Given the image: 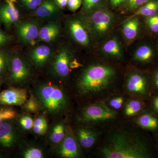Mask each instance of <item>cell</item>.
Instances as JSON below:
<instances>
[{
    "label": "cell",
    "instance_id": "6da1fadb",
    "mask_svg": "<svg viewBox=\"0 0 158 158\" xmlns=\"http://www.w3.org/2000/svg\"><path fill=\"white\" fill-rule=\"evenodd\" d=\"M101 152L107 158H146L150 156L147 145L140 138L123 131L113 133Z\"/></svg>",
    "mask_w": 158,
    "mask_h": 158
},
{
    "label": "cell",
    "instance_id": "7a4b0ae2",
    "mask_svg": "<svg viewBox=\"0 0 158 158\" xmlns=\"http://www.w3.org/2000/svg\"><path fill=\"white\" fill-rule=\"evenodd\" d=\"M115 69L109 65L96 64L87 67L77 81L79 92L83 95L95 94L106 90L116 77Z\"/></svg>",
    "mask_w": 158,
    "mask_h": 158
},
{
    "label": "cell",
    "instance_id": "3957f363",
    "mask_svg": "<svg viewBox=\"0 0 158 158\" xmlns=\"http://www.w3.org/2000/svg\"><path fill=\"white\" fill-rule=\"evenodd\" d=\"M90 37L95 40L106 37L113 28L115 14L103 5L87 15H82Z\"/></svg>",
    "mask_w": 158,
    "mask_h": 158
},
{
    "label": "cell",
    "instance_id": "277c9868",
    "mask_svg": "<svg viewBox=\"0 0 158 158\" xmlns=\"http://www.w3.org/2000/svg\"><path fill=\"white\" fill-rule=\"evenodd\" d=\"M36 95L41 107L52 114H60L68 106V99L65 92L56 85H40L36 90Z\"/></svg>",
    "mask_w": 158,
    "mask_h": 158
},
{
    "label": "cell",
    "instance_id": "5b68a950",
    "mask_svg": "<svg viewBox=\"0 0 158 158\" xmlns=\"http://www.w3.org/2000/svg\"><path fill=\"white\" fill-rule=\"evenodd\" d=\"M31 73L32 67L27 59L19 54H15L12 55L5 79L9 85L16 87L28 81Z\"/></svg>",
    "mask_w": 158,
    "mask_h": 158
},
{
    "label": "cell",
    "instance_id": "8992f818",
    "mask_svg": "<svg viewBox=\"0 0 158 158\" xmlns=\"http://www.w3.org/2000/svg\"><path fill=\"white\" fill-rule=\"evenodd\" d=\"M70 49L66 46H62L54 57L52 64V73L57 77L64 79L67 77L70 70V64L73 60V54Z\"/></svg>",
    "mask_w": 158,
    "mask_h": 158
},
{
    "label": "cell",
    "instance_id": "52a82bcc",
    "mask_svg": "<svg viewBox=\"0 0 158 158\" xmlns=\"http://www.w3.org/2000/svg\"><path fill=\"white\" fill-rule=\"evenodd\" d=\"M14 25L18 39L21 42L27 44H34L41 28L40 23L34 19H19Z\"/></svg>",
    "mask_w": 158,
    "mask_h": 158
},
{
    "label": "cell",
    "instance_id": "ba28073f",
    "mask_svg": "<svg viewBox=\"0 0 158 158\" xmlns=\"http://www.w3.org/2000/svg\"><path fill=\"white\" fill-rule=\"evenodd\" d=\"M66 26L71 37L75 41L84 47L90 45L91 37L82 15L70 18Z\"/></svg>",
    "mask_w": 158,
    "mask_h": 158
},
{
    "label": "cell",
    "instance_id": "9c48e42d",
    "mask_svg": "<svg viewBox=\"0 0 158 158\" xmlns=\"http://www.w3.org/2000/svg\"><path fill=\"white\" fill-rule=\"evenodd\" d=\"M116 113L104 104L98 103L85 108L82 111L81 117L87 122L103 121L115 118Z\"/></svg>",
    "mask_w": 158,
    "mask_h": 158
},
{
    "label": "cell",
    "instance_id": "30bf717a",
    "mask_svg": "<svg viewBox=\"0 0 158 158\" xmlns=\"http://www.w3.org/2000/svg\"><path fill=\"white\" fill-rule=\"evenodd\" d=\"M19 134L14 119H8L0 126V148H12L19 140Z\"/></svg>",
    "mask_w": 158,
    "mask_h": 158
},
{
    "label": "cell",
    "instance_id": "8fae6325",
    "mask_svg": "<svg viewBox=\"0 0 158 158\" xmlns=\"http://www.w3.org/2000/svg\"><path fill=\"white\" fill-rule=\"evenodd\" d=\"M27 100V91L23 88L11 87L0 92V104L4 106H22Z\"/></svg>",
    "mask_w": 158,
    "mask_h": 158
},
{
    "label": "cell",
    "instance_id": "7c38bea8",
    "mask_svg": "<svg viewBox=\"0 0 158 158\" xmlns=\"http://www.w3.org/2000/svg\"><path fill=\"white\" fill-rule=\"evenodd\" d=\"M16 0H11L0 6V22L10 28L20 19L19 11L15 6Z\"/></svg>",
    "mask_w": 158,
    "mask_h": 158
},
{
    "label": "cell",
    "instance_id": "4fadbf2b",
    "mask_svg": "<svg viewBox=\"0 0 158 158\" xmlns=\"http://www.w3.org/2000/svg\"><path fill=\"white\" fill-rule=\"evenodd\" d=\"M57 153L60 156L65 158H76L80 153L75 139L71 133L69 132L60 142Z\"/></svg>",
    "mask_w": 158,
    "mask_h": 158
},
{
    "label": "cell",
    "instance_id": "5bb4252c",
    "mask_svg": "<svg viewBox=\"0 0 158 158\" xmlns=\"http://www.w3.org/2000/svg\"><path fill=\"white\" fill-rule=\"evenodd\" d=\"M60 9L55 0H44L34 10L33 15L40 19H49L59 14Z\"/></svg>",
    "mask_w": 158,
    "mask_h": 158
},
{
    "label": "cell",
    "instance_id": "9a60e30c",
    "mask_svg": "<svg viewBox=\"0 0 158 158\" xmlns=\"http://www.w3.org/2000/svg\"><path fill=\"white\" fill-rule=\"evenodd\" d=\"M127 87L132 93L146 95L147 93V81L146 78L140 74H131L128 78Z\"/></svg>",
    "mask_w": 158,
    "mask_h": 158
},
{
    "label": "cell",
    "instance_id": "2e32d148",
    "mask_svg": "<svg viewBox=\"0 0 158 158\" xmlns=\"http://www.w3.org/2000/svg\"><path fill=\"white\" fill-rule=\"evenodd\" d=\"M52 55V50L48 46H38L31 50L30 52V58L33 63L37 67L44 66L51 59Z\"/></svg>",
    "mask_w": 158,
    "mask_h": 158
},
{
    "label": "cell",
    "instance_id": "e0dca14e",
    "mask_svg": "<svg viewBox=\"0 0 158 158\" xmlns=\"http://www.w3.org/2000/svg\"><path fill=\"white\" fill-rule=\"evenodd\" d=\"M140 27L138 16L129 18L124 21L122 27V32L126 42L131 43L137 37Z\"/></svg>",
    "mask_w": 158,
    "mask_h": 158
},
{
    "label": "cell",
    "instance_id": "ac0fdd59",
    "mask_svg": "<svg viewBox=\"0 0 158 158\" xmlns=\"http://www.w3.org/2000/svg\"><path fill=\"white\" fill-rule=\"evenodd\" d=\"M101 51L106 56L115 59H120L123 55L121 43L116 37H112L105 41L102 46Z\"/></svg>",
    "mask_w": 158,
    "mask_h": 158
},
{
    "label": "cell",
    "instance_id": "d6986e66",
    "mask_svg": "<svg viewBox=\"0 0 158 158\" xmlns=\"http://www.w3.org/2000/svg\"><path fill=\"white\" fill-rule=\"evenodd\" d=\"M79 143L85 148H90L95 144L97 135L92 130L85 127L79 128L77 131Z\"/></svg>",
    "mask_w": 158,
    "mask_h": 158
},
{
    "label": "cell",
    "instance_id": "ffe728a7",
    "mask_svg": "<svg viewBox=\"0 0 158 158\" xmlns=\"http://www.w3.org/2000/svg\"><path fill=\"white\" fill-rule=\"evenodd\" d=\"M158 11V0H151L137 9L135 13L129 18L138 16L139 15L148 17L155 15Z\"/></svg>",
    "mask_w": 158,
    "mask_h": 158
},
{
    "label": "cell",
    "instance_id": "44dd1931",
    "mask_svg": "<svg viewBox=\"0 0 158 158\" xmlns=\"http://www.w3.org/2000/svg\"><path fill=\"white\" fill-rule=\"evenodd\" d=\"M153 52L152 49L148 46H141L135 52L134 58L137 61L142 62H148L152 59Z\"/></svg>",
    "mask_w": 158,
    "mask_h": 158
},
{
    "label": "cell",
    "instance_id": "7402d4cb",
    "mask_svg": "<svg viewBox=\"0 0 158 158\" xmlns=\"http://www.w3.org/2000/svg\"><path fill=\"white\" fill-rule=\"evenodd\" d=\"M138 124L144 129L155 130L158 128V119L148 114L142 115L138 118Z\"/></svg>",
    "mask_w": 158,
    "mask_h": 158
},
{
    "label": "cell",
    "instance_id": "603a6c76",
    "mask_svg": "<svg viewBox=\"0 0 158 158\" xmlns=\"http://www.w3.org/2000/svg\"><path fill=\"white\" fill-rule=\"evenodd\" d=\"M65 135V125L63 123L59 122L54 126L50 138L53 143L58 144L64 139Z\"/></svg>",
    "mask_w": 158,
    "mask_h": 158
},
{
    "label": "cell",
    "instance_id": "cb8c5ba5",
    "mask_svg": "<svg viewBox=\"0 0 158 158\" xmlns=\"http://www.w3.org/2000/svg\"><path fill=\"white\" fill-rule=\"evenodd\" d=\"M60 26L59 23L56 22H51L48 23L40 30L37 40L38 41H42L43 40L57 31H60Z\"/></svg>",
    "mask_w": 158,
    "mask_h": 158
},
{
    "label": "cell",
    "instance_id": "d4e9b609",
    "mask_svg": "<svg viewBox=\"0 0 158 158\" xmlns=\"http://www.w3.org/2000/svg\"><path fill=\"white\" fill-rule=\"evenodd\" d=\"M12 54L0 48V76L4 78L9 69Z\"/></svg>",
    "mask_w": 158,
    "mask_h": 158
},
{
    "label": "cell",
    "instance_id": "484cf974",
    "mask_svg": "<svg viewBox=\"0 0 158 158\" xmlns=\"http://www.w3.org/2000/svg\"><path fill=\"white\" fill-rule=\"evenodd\" d=\"M103 0H83L82 11L83 15H87L97 8L104 5Z\"/></svg>",
    "mask_w": 158,
    "mask_h": 158
},
{
    "label": "cell",
    "instance_id": "4316f807",
    "mask_svg": "<svg viewBox=\"0 0 158 158\" xmlns=\"http://www.w3.org/2000/svg\"><path fill=\"white\" fill-rule=\"evenodd\" d=\"M16 115L15 110L10 106L0 104V126L6 120L14 119Z\"/></svg>",
    "mask_w": 158,
    "mask_h": 158
},
{
    "label": "cell",
    "instance_id": "83f0119b",
    "mask_svg": "<svg viewBox=\"0 0 158 158\" xmlns=\"http://www.w3.org/2000/svg\"><path fill=\"white\" fill-rule=\"evenodd\" d=\"M41 106L38 100L31 95L30 98L27 100L24 104V108L27 111L31 113H37L41 109Z\"/></svg>",
    "mask_w": 158,
    "mask_h": 158
},
{
    "label": "cell",
    "instance_id": "f1b7e54d",
    "mask_svg": "<svg viewBox=\"0 0 158 158\" xmlns=\"http://www.w3.org/2000/svg\"><path fill=\"white\" fill-rule=\"evenodd\" d=\"M141 103L137 100H132L127 105L125 110V113L128 116L135 115L142 109Z\"/></svg>",
    "mask_w": 158,
    "mask_h": 158
},
{
    "label": "cell",
    "instance_id": "f546056e",
    "mask_svg": "<svg viewBox=\"0 0 158 158\" xmlns=\"http://www.w3.org/2000/svg\"><path fill=\"white\" fill-rule=\"evenodd\" d=\"M150 1L151 0H128L124 6L127 11H135Z\"/></svg>",
    "mask_w": 158,
    "mask_h": 158
},
{
    "label": "cell",
    "instance_id": "4dcf8cb0",
    "mask_svg": "<svg viewBox=\"0 0 158 158\" xmlns=\"http://www.w3.org/2000/svg\"><path fill=\"white\" fill-rule=\"evenodd\" d=\"M23 156L25 158H42L44 156L42 150L35 147L26 150L23 153Z\"/></svg>",
    "mask_w": 158,
    "mask_h": 158
},
{
    "label": "cell",
    "instance_id": "1f68e13d",
    "mask_svg": "<svg viewBox=\"0 0 158 158\" xmlns=\"http://www.w3.org/2000/svg\"><path fill=\"white\" fill-rule=\"evenodd\" d=\"M44 0H19L25 8L29 10H34L38 8Z\"/></svg>",
    "mask_w": 158,
    "mask_h": 158
},
{
    "label": "cell",
    "instance_id": "d6a6232c",
    "mask_svg": "<svg viewBox=\"0 0 158 158\" xmlns=\"http://www.w3.org/2000/svg\"><path fill=\"white\" fill-rule=\"evenodd\" d=\"M146 21L151 31L155 33L158 32V15L147 17Z\"/></svg>",
    "mask_w": 158,
    "mask_h": 158
},
{
    "label": "cell",
    "instance_id": "836d02e7",
    "mask_svg": "<svg viewBox=\"0 0 158 158\" xmlns=\"http://www.w3.org/2000/svg\"><path fill=\"white\" fill-rule=\"evenodd\" d=\"M19 123L21 127L25 130L31 129L34 125L33 119L28 116H22L19 119Z\"/></svg>",
    "mask_w": 158,
    "mask_h": 158
},
{
    "label": "cell",
    "instance_id": "e575fe53",
    "mask_svg": "<svg viewBox=\"0 0 158 158\" xmlns=\"http://www.w3.org/2000/svg\"><path fill=\"white\" fill-rule=\"evenodd\" d=\"M12 37L0 27V48L6 46L12 41Z\"/></svg>",
    "mask_w": 158,
    "mask_h": 158
},
{
    "label": "cell",
    "instance_id": "d590c367",
    "mask_svg": "<svg viewBox=\"0 0 158 158\" xmlns=\"http://www.w3.org/2000/svg\"><path fill=\"white\" fill-rule=\"evenodd\" d=\"M48 123L44 116H38L34 121L33 127H41L44 129L48 130Z\"/></svg>",
    "mask_w": 158,
    "mask_h": 158
},
{
    "label": "cell",
    "instance_id": "8d00e7d4",
    "mask_svg": "<svg viewBox=\"0 0 158 158\" xmlns=\"http://www.w3.org/2000/svg\"><path fill=\"white\" fill-rule=\"evenodd\" d=\"M83 0H68L67 6L71 11H77L82 4Z\"/></svg>",
    "mask_w": 158,
    "mask_h": 158
},
{
    "label": "cell",
    "instance_id": "74e56055",
    "mask_svg": "<svg viewBox=\"0 0 158 158\" xmlns=\"http://www.w3.org/2000/svg\"><path fill=\"white\" fill-rule=\"evenodd\" d=\"M128 0H109L110 6L113 9H118L125 6Z\"/></svg>",
    "mask_w": 158,
    "mask_h": 158
},
{
    "label": "cell",
    "instance_id": "f35d334b",
    "mask_svg": "<svg viewBox=\"0 0 158 158\" xmlns=\"http://www.w3.org/2000/svg\"><path fill=\"white\" fill-rule=\"evenodd\" d=\"M123 102V99L122 97H118L113 99L110 102V105L115 109H119L121 107Z\"/></svg>",
    "mask_w": 158,
    "mask_h": 158
},
{
    "label": "cell",
    "instance_id": "ab89813d",
    "mask_svg": "<svg viewBox=\"0 0 158 158\" xmlns=\"http://www.w3.org/2000/svg\"><path fill=\"white\" fill-rule=\"evenodd\" d=\"M56 4L60 9H63L65 8L67 5L68 0H55Z\"/></svg>",
    "mask_w": 158,
    "mask_h": 158
},
{
    "label": "cell",
    "instance_id": "60d3db41",
    "mask_svg": "<svg viewBox=\"0 0 158 158\" xmlns=\"http://www.w3.org/2000/svg\"><path fill=\"white\" fill-rule=\"evenodd\" d=\"M81 66V65L80 63H79L76 59H73V60L71 62V69L77 68Z\"/></svg>",
    "mask_w": 158,
    "mask_h": 158
},
{
    "label": "cell",
    "instance_id": "b9f144b4",
    "mask_svg": "<svg viewBox=\"0 0 158 158\" xmlns=\"http://www.w3.org/2000/svg\"><path fill=\"white\" fill-rule=\"evenodd\" d=\"M153 105L156 111L158 113V97H156L154 99Z\"/></svg>",
    "mask_w": 158,
    "mask_h": 158
},
{
    "label": "cell",
    "instance_id": "7bdbcfd3",
    "mask_svg": "<svg viewBox=\"0 0 158 158\" xmlns=\"http://www.w3.org/2000/svg\"><path fill=\"white\" fill-rule=\"evenodd\" d=\"M154 81L156 86L158 88V71L156 73L155 75Z\"/></svg>",
    "mask_w": 158,
    "mask_h": 158
},
{
    "label": "cell",
    "instance_id": "ee69618b",
    "mask_svg": "<svg viewBox=\"0 0 158 158\" xmlns=\"http://www.w3.org/2000/svg\"><path fill=\"white\" fill-rule=\"evenodd\" d=\"M4 78L0 76V88L2 87V85L3 83H4Z\"/></svg>",
    "mask_w": 158,
    "mask_h": 158
},
{
    "label": "cell",
    "instance_id": "f6af8a7d",
    "mask_svg": "<svg viewBox=\"0 0 158 158\" xmlns=\"http://www.w3.org/2000/svg\"><path fill=\"white\" fill-rule=\"evenodd\" d=\"M11 1V0H5V2H9V1Z\"/></svg>",
    "mask_w": 158,
    "mask_h": 158
}]
</instances>
